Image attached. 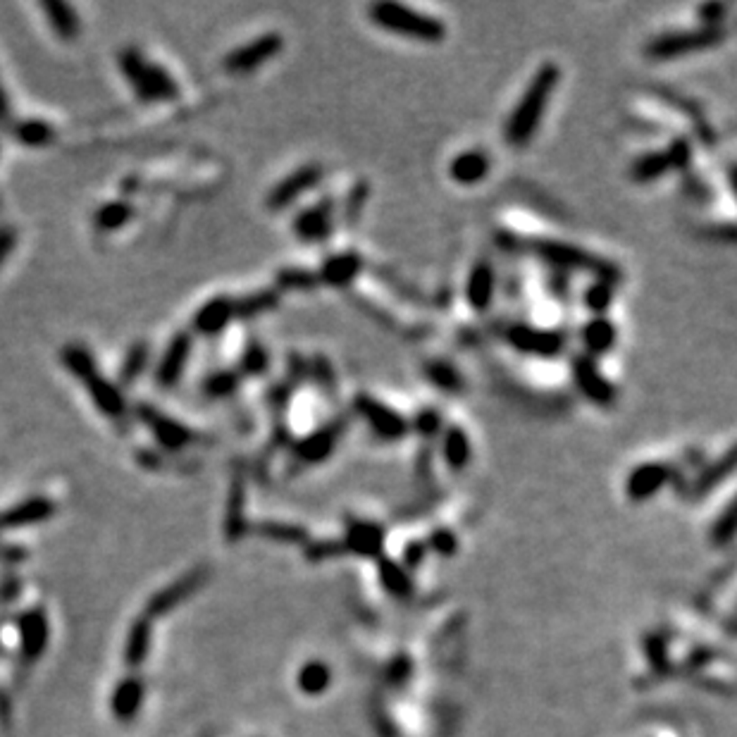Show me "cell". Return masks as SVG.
I'll use <instances>...</instances> for the list:
<instances>
[{"mask_svg": "<svg viewBox=\"0 0 737 737\" xmlns=\"http://www.w3.org/2000/svg\"><path fill=\"white\" fill-rule=\"evenodd\" d=\"M561 68L556 62H544L542 68L537 69L530 84L522 91V96L518 98V103L508 115L506 125H504V142L514 149H522L535 139L537 129L542 125L544 110L549 108V101L554 96V91L559 86Z\"/></svg>", "mask_w": 737, "mask_h": 737, "instance_id": "obj_1", "label": "cell"}, {"mask_svg": "<svg viewBox=\"0 0 737 737\" xmlns=\"http://www.w3.org/2000/svg\"><path fill=\"white\" fill-rule=\"evenodd\" d=\"M521 248L525 254L535 255L537 261L547 263L554 270L561 272H587L595 279L602 282L619 284L623 279V272L616 263L606 261L603 255H596L592 251H585L580 246L568 244V241H556V239H522Z\"/></svg>", "mask_w": 737, "mask_h": 737, "instance_id": "obj_2", "label": "cell"}, {"mask_svg": "<svg viewBox=\"0 0 737 737\" xmlns=\"http://www.w3.org/2000/svg\"><path fill=\"white\" fill-rule=\"evenodd\" d=\"M368 17L375 27L389 31V34H399V36H409L413 41H423V44H440L447 36V27L440 17L425 15L417 10L401 5V3H375L368 8Z\"/></svg>", "mask_w": 737, "mask_h": 737, "instance_id": "obj_3", "label": "cell"}, {"mask_svg": "<svg viewBox=\"0 0 737 737\" xmlns=\"http://www.w3.org/2000/svg\"><path fill=\"white\" fill-rule=\"evenodd\" d=\"M728 36L725 27H692V29H680L668 31V34H659L644 45V55L654 62H668V60H678L690 53L709 51L721 45Z\"/></svg>", "mask_w": 737, "mask_h": 737, "instance_id": "obj_4", "label": "cell"}, {"mask_svg": "<svg viewBox=\"0 0 737 737\" xmlns=\"http://www.w3.org/2000/svg\"><path fill=\"white\" fill-rule=\"evenodd\" d=\"M353 410L368 425V430L382 441H401L410 433L409 417L370 394H358L353 399Z\"/></svg>", "mask_w": 737, "mask_h": 737, "instance_id": "obj_5", "label": "cell"}, {"mask_svg": "<svg viewBox=\"0 0 737 737\" xmlns=\"http://www.w3.org/2000/svg\"><path fill=\"white\" fill-rule=\"evenodd\" d=\"M506 344L522 356L532 358H556L566 349V336L559 329H544L528 325V322H514L506 328Z\"/></svg>", "mask_w": 737, "mask_h": 737, "instance_id": "obj_6", "label": "cell"}, {"mask_svg": "<svg viewBox=\"0 0 737 737\" xmlns=\"http://www.w3.org/2000/svg\"><path fill=\"white\" fill-rule=\"evenodd\" d=\"M571 373H573V382L578 392L587 399L596 409H613L619 401V392L616 387L606 380V375L599 370L595 358L578 353L571 358Z\"/></svg>", "mask_w": 737, "mask_h": 737, "instance_id": "obj_7", "label": "cell"}, {"mask_svg": "<svg viewBox=\"0 0 737 737\" xmlns=\"http://www.w3.org/2000/svg\"><path fill=\"white\" fill-rule=\"evenodd\" d=\"M346 425H349L346 417H336L332 423L322 425V427L313 430L311 434H305L304 440H298L294 444V456L301 463H305V466L325 463L329 456L335 454V449L339 447V440L346 433Z\"/></svg>", "mask_w": 737, "mask_h": 737, "instance_id": "obj_8", "label": "cell"}, {"mask_svg": "<svg viewBox=\"0 0 737 737\" xmlns=\"http://www.w3.org/2000/svg\"><path fill=\"white\" fill-rule=\"evenodd\" d=\"M322 167L320 165H301L298 170L289 172L282 182H277L272 191L265 198V206L270 210H284L289 208L291 203L298 201L301 196H305L311 189H315L322 182Z\"/></svg>", "mask_w": 737, "mask_h": 737, "instance_id": "obj_9", "label": "cell"}, {"mask_svg": "<svg viewBox=\"0 0 737 737\" xmlns=\"http://www.w3.org/2000/svg\"><path fill=\"white\" fill-rule=\"evenodd\" d=\"M282 34H263V36L254 38L251 44L239 45L237 51H231L224 58V69L234 72V75H244V72H251V69L270 62L277 53H282Z\"/></svg>", "mask_w": 737, "mask_h": 737, "instance_id": "obj_10", "label": "cell"}, {"mask_svg": "<svg viewBox=\"0 0 737 737\" xmlns=\"http://www.w3.org/2000/svg\"><path fill=\"white\" fill-rule=\"evenodd\" d=\"M206 580H208V571L206 568H196L191 573L182 575L179 580H174L172 585H167V587H163L160 592L150 596L149 603H146V619H158V616H165L172 609H177L179 603L187 602L189 596L198 592V587Z\"/></svg>", "mask_w": 737, "mask_h": 737, "instance_id": "obj_11", "label": "cell"}, {"mask_svg": "<svg viewBox=\"0 0 737 737\" xmlns=\"http://www.w3.org/2000/svg\"><path fill=\"white\" fill-rule=\"evenodd\" d=\"M294 237L305 244H320L332 237L335 231V203L332 198H322L311 208L301 210L291 223Z\"/></svg>", "mask_w": 737, "mask_h": 737, "instance_id": "obj_12", "label": "cell"}, {"mask_svg": "<svg viewBox=\"0 0 737 737\" xmlns=\"http://www.w3.org/2000/svg\"><path fill=\"white\" fill-rule=\"evenodd\" d=\"M136 413L142 417V423L153 433L158 444L167 449V451H179V449L189 447V444L196 440L194 433L189 430L187 425H179L177 420L163 416V413L158 409H153V406H139Z\"/></svg>", "mask_w": 737, "mask_h": 737, "instance_id": "obj_13", "label": "cell"}, {"mask_svg": "<svg viewBox=\"0 0 737 737\" xmlns=\"http://www.w3.org/2000/svg\"><path fill=\"white\" fill-rule=\"evenodd\" d=\"M670 477H673V473H670V468L666 463H640V466H635V468L630 470V475H628L626 480L628 497H630V501H635V504L654 499V494H659V491L670 482Z\"/></svg>", "mask_w": 737, "mask_h": 737, "instance_id": "obj_14", "label": "cell"}, {"mask_svg": "<svg viewBox=\"0 0 737 737\" xmlns=\"http://www.w3.org/2000/svg\"><path fill=\"white\" fill-rule=\"evenodd\" d=\"M363 268L365 261L356 251H344V254L328 255L315 275H318V282L329 289H349L351 284L363 275Z\"/></svg>", "mask_w": 737, "mask_h": 737, "instance_id": "obj_15", "label": "cell"}, {"mask_svg": "<svg viewBox=\"0 0 737 737\" xmlns=\"http://www.w3.org/2000/svg\"><path fill=\"white\" fill-rule=\"evenodd\" d=\"M494 294H497V272H494V265L487 261L475 263L470 268L468 277H466V287H463L466 304L475 313H487L491 304H494Z\"/></svg>", "mask_w": 737, "mask_h": 737, "instance_id": "obj_16", "label": "cell"}, {"mask_svg": "<svg viewBox=\"0 0 737 737\" xmlns=\"http://www.w3.org/2000/svg\"><path fill=\"white\" fill-rule=\"evenodd\" d=\"M344 554L363 556V559H380L385 549V528L370 521H351L344 537Z\"/></svg>", "mask_w": 737, "mask_h": 737, "instance_id": "obj_17", "label": "cell"}, {"mask_svg": "<svg viewBox=\"0 0 737 737\" xmlns=\"http://www.w3.org/2000/svg\"><path fill=\"white\" fill-rule=\"evenodd\" d=\"M191 356V335L189 332H177L172 336L167 349H165L160 363H158L156 380L163 389L174 387L187 368V360Z\"/></svg>", "mask_w": 737, "mask_h": 737, "instance_id": "obj_18", "label": "cell"}, {"mask_svg": "<svg viewBox=\"0 0 737 737\" xmlns=\"http://www.w3.org/2000/svg\"><path fill=\"white\" fill-rule=\"evenodd\" d=\"M491 170V158L480 149L461 150L458 156L449 163V177L454 179L458 187H475L487 179Z\"/></svg>", "mask_w": 737, "mask_h": 737, "instance_id": "obj_19", "label": "cell"}, {"mask_svg": "<svg viewBox=\"0 0 737 737\" xmlns=\"http://www.w3.org/2000/svg\"><path fill=\"white\" fill-rule=\"evenodd\" d=\"M234 298L231 296H215L206 301V304L196 311L194 315V329L203 336H217L220 332L227 329L231 320H234Z\"/></svg>", "mask_w": 737, "mask_h": 737, "instance_id": "obj_20", "label": "cell"}, {"mask_svg": "<svg viewBox=\"0 0 737 737\" xmlns=\"http://www.w3.org/2000/svg\"><path fill=\"white\" fill-rule=\"evenodd\" d=\"M20 642L24 661H36L48 644V619L41 609L24 611L20 619Z\"/></svg>", "mask_w": 737, "mask_h": 737, "instance_id": "obj_21", "label": "cell"}, {"mask_svg": "<svg viewBox=\"0 0 737 737\" xmlns=\"http://www.w3.org/2000/svg\"><path fill=\"white\" fill-rule=\"evenodd\" d=\"M580 342L585 349V356L599 358L606 356L613 351L616 342H619V329L616 325L602 315V318H589L580 328Z\"/></svg>", "mask_w": 737, "mask_h": 737, "instance_id": "obj_22", "label": "cell"}, {"mask_svg": "<svg viewBox=\"0 0 737 737\" xmlns=\"http://www.w3.org/2000/svg\"><path fill=\"white\" fill-rule=\"evenodd\" d=\"M246 480L241 473H234L227 497V511H224V535L230 542H239L246 535Z\"/></svg>", "mask_w": 737, "mask_h": 737, "instance_id": "obj_23", "label": "cell"}, {"mask_svg": "<svg viewBox=\"0 0 737 737\" xmlns=\"http://www.w3.org/2000/svg\"><path fill=\"white\" fill-rule=\"evenodd\" d=\"M84 387L89 389L91 399H93V403H96V409L103 413V416L108 417H122L125 416V409H127V403H125V396H122V392H119L112 382H108L105 377H101L96 373H91L86 380H84Z\"/></svg>", "mask_w": 737, "mask_h": 737, "instance_id": "obj_24", "label": "cell"}, {"mask_svg": "<svg viewBox=\"0 0 737 737\" xmlns=\"http://www.w3.org/2000/svg\"><path fill=\"white\" fill-rule=\"evenodd\" d=\"M55 511L53 501L44 499V497H34L22 504H17L15 508H10L5 514H0V530L10 528H22V525H34V522L48 521Z\"/></svg>", "mask_w": 737, "mask_h": 737, "instance_id": "obj_25", "label": "cell"}, {"mask_svg": "<svg viewBox=\"0 0 737 737\" xmlns=\"http://www.w3.org/2000/svg\"><path fill=\"white\" fill-rule=\"evenodd\" d=\"M143 700V683L139 678H125L119 680V685L112 692V714L122 723L132 721L139 709H142Z\"/></svg>", "mask_w": 737, "mask_h": 737, "instance_id": "obj_26", "label": "cell"}, {"mask_svg": "<svg viewBox=\"0 0 737 737\" xmlns=\"http://www.w3.org/2000/svg\"><path fill=\"white\" fill-rule=\"evenodd\" d=\"M425 380L430 382L433 387H437L444 394H461L466 389V380H463L461 370L451 365L449 360L441 358H433V360H425L423 363Z\"/></svg>", "mask_w": 737, "mask_h": 737, "instance_id": "obj_27", "label": "cell"}, {"mask_svg": "<svg viewBox=\"0 0 737 737\" xmlns=\"http://www.w3.org/2000/svg\"><path fill=\"white\" fill-rule=\"evenodd\" d=\"M470 456H473V447H470L468 433L458 425L447 427L441 434V458H444V463L451 470H463L470 463Z\"/></svg>", "mask_w": 737, "mask_h": 737, "instance_id": "obj_28", "label": "cell"}, {"mask_svg": "<svg viewBox=\"0 0 737 737\" xmlns=\"http://www.w3.org/2000/svg\"><path fill=\"white\" fill-rule=\"evenodd\" d=\"M377 573H380L382 587L387 589L389 595L396 596V599H409L413 595V580H410L409 571L396 563L394 559H387V556H380L377 559Z\"/></svg>", "mask_w": 737, "mask_h": 737, "instance_id": "obj_29", "label": "cell"}, {"mask_svg": "<svg viewBox=\"0 0 737 737\" xmlns=\"http://www.w3.org/2000/svg\"><path fill=\"white\" fill-rule=\"evenodd\" d=\"M279 298H282V294L277 289L251 291V294H246V296L234 301V315L244 318V320H251V318H258V315L275 311L277 305H279Z\"/></svg>", "mask_w": 737, "mask_h": 737, "instance_id": "obj_30", "label": "cell"}, {"mask_svg": "<svg viewBox=\"0 0 737 737\" xmlns=\"http://www.w3.org/2000/svg\"><path fill=\"white\" fill-rule=\"evenodd\" d=\"M670 172L668 158L663 150H649L642 153L640 158H635V163L630 165V177L637 184H652L656 179L666 177Z\"/></svg>", "mask_w": 737, "mask_h": 737, "instance_id": "obj_31", "label": "cell"}, {"mask_svg": "<svg viewBox=\"0 0 737 737\" xmlns=\"http://www.w3.org/2000/svg\"><path fill=\"white\" fill-rule=\"evenodd\" d=\"M150 649V620L146 616L136 619L129 628L127 635V644H125V661L132 666V668H139L146 656H149Z\"/></svg>", "mask_w": 737, "mask_h": 737, "instance_id": "obj_32", "label": "cell"}, {"mask_svg": "<svg viewBox=\"0 0 737 737\" xmlns=\"http://www.w3.org/2000/svg\"><path fill=\"white\" fill-rule=\"evenodd\" d=\"M329 683H332V670L325 661H313L304 663V668L298 670L296 676V685L298 690L308 697H318V694L328 692Z\"/></svg>", "mask_w": 737, "mask_h": 737, "instance_id": "obj_33", "label": "cell"}, {"mask_svg": "<svg viewBox=\"0 0 737 737\" xmlns=\"http://www.w3.org/2000/svg\"><path fill=\"white\" fill-rule=\"evenodd\" d=\"M41 8L51 20V27L58 31L65 41H75L79 36V17H77L75 8H69L65 3L51 0V3H41Z\"/></svg>", "mask_w": 737, "mask_h": 737, "instance_id": "obj_34", "label": "cell"}, {"mask_svg": "<svg viewBox=\"0 0 737 737\" xmlns=\"http://www.w3.org/2000/svg\"><path fill=\"white\" fill-rule=\"evenodd\" d=\"M179 96V89L174 79H172L163 68L158 65H150L146 62V103H153V101H174Z\"/></svg>", "mask_w": 737, "mask_h": 737, "instance_id": "obj_35", "label": "cell"}, {"mask_svg": "<svg viewBox=\"0 0 737 737\" xmlns=\"http://www.w3.org/2000/svg\"><path fill=\"white\" fill-rule=\"evenodd\" d=\"M134 217V206L129 201H112L105 203L96 210L93 215V224H96L101 231H115L119 227H125Z\"/></svg>", "mask_w": 737, "mask_h": 737, "instance_id": "obj_36", "label": "cell"}, {"mask_svg": "<svg viewBox=\"0 0 737 737\" xmlns=\"http://www.w3.org/2000/svg\"><path fill=\"white\" fill-rule=\"evenodd\" d=\"M255 532L270 542L279 544H305L308 542V530L291 525V522H277V521H263L255 525Z\"/></svg>", "mask_w": 737, "mask_h": 737, "instance_id": "obj_37", "label": "cell"}, {"mask_svg": "<svg viewBox=\"0 0 737 737\" xmlns=\"http://www.w3.org/2000/svg\"><path fill=\"white\" fill-rule=\"evenodd\" d=\"M613 296H616V284L595 279V282L585 289V294H582V304H585V308L592 313V318H602V315L609 313L611 304H613Z\"/></svg>", "mask_w": 737, "mask_h": 737, "instance_id": "obj_38", "label": "cell"}, {"mask_svg": "<svg viewBox=\"0 0 737 737\" xmlns=\"http://www.w3.org/2000/svg\"><path fill=\"white\" fill-rule=\"evenodd\" d=\"M733 470H735V451L728 449L723 458L711 463V466H709V468L704 470L700 477H697V482H694V494H707V491H711L716 484L723 482V480H725Z\"/></svg>", "mask_w": 737, "mask_h": 737, "instance_id": "obj_39", "label": "cell"}, {"mask_svg": "<svg viewBox=\"0 0 737 737\" xmlns=\"http://www.w3.org/2000/svg\"><path fill=\"white\" fill-rule=\"evenodd\" d=\"M119 68L129 79V84L134 86L136 96L146 98V60L142 58V53L136 48H127V51L119 53Z\"/></svg>", "mask_w": 737, "mask_h": 737, "instance_id": "obj_40", "label": "cell"}, {"mask_svg": "<svg viewBox=\"0 0 737 737\" xmlns=\"http://www.w3.org/2000/svg\"><path fill=\"white\" fill-rule=\"evenodd\" d=\"M318 275L305 268H284L277 270L275 289L282 291H313L318 289Z\"/></svg>", "mask_w": 737, "mask_h": 737, "instance_id": "obj_41", "label": "cell"}, {"mask_svg": "<svg viewBox=\"0 0 737 737\" xmlns=\"http://www.w3.org/2000/svg\"><path fill=\"white\" fill-rule=\"evenodd\" d=\"M62 363L68 368L69 373L79 377V380H86L91 373H96V360L91 356L89 351L79 346V344H69L62 349Z\"/></svg>", "mask_w": 737, "mask_h": 737, "instance_id": "obj_42", "label": "cell"}, {"mask_svg": "<svg viewBox=\"0 0 737 737\" xmlns=\"http://www.w3.org/2000/svg\"><path fill=\"white\" fill-rule=\"evenodd\" d=\"M53 134H55V132H53L51 125L44 122V119H27V122H20L15 127L17 139H20L24 146H34V149L51 143Z\"/></svg>", "mask_w": 737, "mask_h": 737, "instance_id": "obj_43", "label": "cell"}, {"mask_svg": "<svg viewBox=\"0 0 737 737\" xmlns=\"http://www.w3.org/2000/svg\"><path fill=\"white\" fill-rule=\"evenodd\" d=\"M149 344L146 342H136L132 349L127 351V358L122 363V370H119V382L122 385H132V382L139 377V375L146 370V363H149Z\"/></svg>", "mask_w": 737, "mask_h": 737, "instance_id": "obj_44", "label": "cell"}, {"mask_svg": "<svg viewBox=\"0 0 737 737\" xmlns=\"http://www.w3.org/2000/svg\"><path fill=\"white\" fill-rule=\"evenodd\" d=\"M370 198V184L365 179H358L356 184L349 189V194L344 198V210L342 217L346 224H356L360 220V213H363L365 203Z\"/></svg>", "mask_w": 737, "mask_h": 737, "instance_id": "obj_45", "label": "cell"}, {"mask_svg": "<svg viewBox=\"0 0 737 737\" xmlns=\"http://www.w3.org/2000/svg\"><path fill=\"white\" fill-rule=\"evenodd\" d=\"M735 537V504L730 501L728 506L723 508V514L718 515L711 525V532H709V539L714 547H728Z\"/></svg>", "mask_w": 737, "mask_h": 737, "instance_id": "obj_46", "label": "cell"}, {"mask_svg": "<svg viewBox=\"0 0 737 737\" xmlns=\"http://www.w3.org/2000/svg\"><path fill=\"white\" fill-rule=\"evenodd\" d=\"M270 368V356L268 351L263 349L258 342H251L241 353V373L251 375V377H258V375H265Z\"/></svg>", "mask_w": 737, "mask_h": 737, "instance_id": "obj_47", "label": "cell"}, {"mask_svg": "<svg viewBox=\"0 0 737 737\" xmlns=\"http://www.w3.org/2000/svg\"><path fill=\"white\" fill-rule=\"evenodd\" d=\"M644 652H647V659L652 663L656 676H666L670 670L668 661V644L663 640L661 635H647L644 637Z\"/></svg>", "mask_w": 737, "mask_h": 737, "instance_id": "obj_48", "label": "cell"}, {"mask_svg": "<svg viewBox=\"0 0 737 737\" xmlns=\"http://www.w3.org/2000/svg\"><path fill=\"white\" fill-rule=\"evenodd\" d=\"M239 389V375L231 373V370H220V373L210 375L206 385H203V392L210 399H227Z\"/></svg>", "mask_w": 737, "mask_h": 737, "instance_id": "obj_49", "label": "cell"}, {"mask_svg": "<svg viewBox=\"0 0 737 737\" xmlns=\"http://www.w3.org/2000/svg\"><path fill=\"white\" fill-rule=\"evenodd\" d=\"M663 153L668 158L670 170L683 172L692 163V143H690V139H685V136H676Z\"/></svg>", "mask_w": 737, "mask_h": 737, "instance_id": "obj_50", "label": "cell"}, {"mask_svg": "<svg viewBox=\"0 0 737 737\" xmlns=\"http://www.w3.org/2000/svg\"><path fill=\"white\" fill-rule=\"evenodd\" d=\"M410 430H416L425 440H434L441 430V413L437 409H423L413 417Z\"/></svg>", "mask_w": 737, "mask_h": 737, "instance_id": "obj_51", "label": "cell"}, {"mask_svg": "<svg viewBox=\"0 0 737 737\" xmlns=\"http://www.w3.org/2000/svg\"><path fill=\"white\" fill-rule=\"evenodd\" d=\"M308 375H313L325 392H335L336 389L335 368H332V363L325 356H315L313 360H308Z\"/></svg>", "mask_w": 737, "mask_h": 737, "instance_id": "obj_52", "label": "cell"}, {"mask_svg": "<svg viewBox=\"0 0 737 737\" xmlns=\"http://www.w3.org/2000/svg\"><path fill=\"white\" fill-rule=\"evenodd\" d=\"M427 547L437 551L440 556H454L456 551H458V537H456L454 530L437 528L433 535H430Z\"/></svg>", "mask_w": 737, "mask_h": 737, "instance_id": "obj_53", "label": "cell"}, {"mask_svg": "<svg viewBox=\"0 0 737 737\" xmlns=\"http://www.w3.org/2000/svg\"><path fill=\"white\" fill-rule=\"evenodd\" d=\"M344 547L342 542H313L305 547V559L308 561H328L335 556H342Z\"/></svg>", "mask_w": 737, "mask_h": 737, "instance_id": "obj_54", "label": "cell"}, {"mask_svg": "<svg viewBox=\"0 0 737 737\" xmlns=\"http://www.w3.org/2000/svg\"><path fill=\"white\" fill-rule=\"evenodd\" d=\"M725 15H728V5H723V3H707V5L697 8L701 27H723Z\"/></svg>", "mask_w": 737, "mask_h": 737, "instance_id": "obj_55", "label": "cell"}, {"mask_svg": "<svg viewBox=\"0 0 737 737\" xmlns=\"http://www.w3.org/2000/svg\"><path fill=\"white\" fill-rule=\"evenodd\" d=\"M410 670H413V666H410L409 656H396L394 661L389 663V670H387L389 683H394V685H401V683H406V680H409Z\"/></svg>", "mask_w": 737, "mask_h": 737, "instance_id": "obj_56", "label": "cell"}, {"mask_svg": "<svg viewBox=\"0 0 737 737\" xmlns=\"http://www.w3.org/2000/svg\"><path fill=\"white\" fill-rule=\"evenodd\" d=\"M425 554H427V544L425 542L406 544V549H403V563H406V571L420 566V563L425 561Z\"/></svg>", "mask_w": 737, "mask_h": 737, "instance_id": "obj_57", "label": "cell"}, {"mask_svg": "<svg viewBox=\"0 0 737 737\" xmlns=\"http://www.w3.org/2000/svg\"><path fill=\"white\" fill-rule=\"evenodd\" d=\"M17 244V231L12 227H3L0 230V265L5 263V258L10 255V251L15 248Z\"/></svg>", "mask_w": 737, "mask_h": 737, "instance_id": "obj_58", "label": "cell"}, {"mask_svg": "<svg viewBox=\"0 0 737 737\" xmlns=\"http://www.w3.org/2000/svg\"><path fill=\"white\" fill-rule=\"evenodd\" d=\"M716 656V652L711 647H700V649H694L692 654H690V668H700V666H704V663L707 661H711V659H714Z\"/></svg>", "mask_w": 737, "mask_h": 737, "instance_id": "obj_59", "label": "cell"}, {"mask_svg": "<svg viewBox=\"0 0 737 737\" xmlns=\"http://www.w3.org/2000/svg\"><path fill=\"white\" fill-rule=\"evenodd\" d=\"M8 101H5V91H3V86H0V122H5L8 119Z\"/></svg>", "mask_w": 737, "mask_h": 737, "instance_id": "obj_60", "label": "cell"}]
</instances>
